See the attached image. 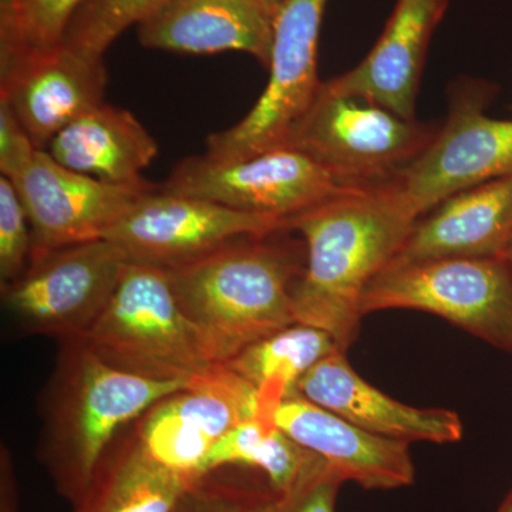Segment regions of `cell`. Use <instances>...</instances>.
Listing matches in <instances>:
<instances>
[{
  "instance_id": "obj_1",
  "label": "cell",
  "mask_w": 512,
  "mask_h": 512,
  "mask_svg": "<svg viewBox=\"0 0 512 512\" xmlns=\"http://www.w3.org/2000/svg\"><path fill=\"white\" fill-rule=\"evenodd\" d=\"M390 181L343 192L286 224L306 249L292 289L296 323L325 330L345 353L365 318L363 293L419 220Z\"/></svg>"
},
{
  "instance_id": "obj_2",
  "label": "cell",
  "mask_w": 512,
  "mask_h": 512,
  "mask_svg": "<svg viewBox=\"0 0 512 512\" xmlns=\"http://www.w3.org/2000/svg\"><path fill=\"white\" fill-rule=\"evenodd\" d=\"M289 232L239 238L200 261L167 271L212 362L227 363L295 325L292 289L305 266L306 249Z\"/></svg>"
},
{
  "instance_id": "obj_3",
  "label": "cell",
  "mask_w": 512,
  "mask_h": 512,
  "mask_svg": "<svg viewBox=\"0 0 512 512\" xmlns=\"http://www.w3.org/2000/svg\"><path fill=\"white\" fill-rule=\"evenodd\" d=\"M185 387L107 365L82 338L60 340L55 369L40 396L36 453L57 493L79 503L121 431Z\"/></svg>"
},
{
  "instance_id": "obj_4",
  "label": "cell",
  "mask_w": 512,
  "mask_h": 512,
  "mask_svg": "<svg viewBox=\"0 0 512 512\" xmlns=\"http://www.w3.org/2000/svg\"><path fill=\"white\" fill-rule=\"evenodd\" d=\"M77 338L107 365L158 382L188 387L218 365L181 308L168 272L157 266L127 262L106 308Z\"/></svg>"
},
{
  "instance_id": "obj_5",
  "label": "cell",
  "mask_w": 512,
  "mask_h": 512,
  "mask_svg": "<svg viewBox=\"0 0 512 512\" xmlns=\"http://www.w3.org/2000/svg\"><path fill=\"white\" fill-rule=\"evenodd\" d=\"M437 130L379 104L333 92L323 82L284 146L311 156L343 187L367 188L393 180L429 146Z\"/></svg>"
},
{
  "instance_id": "obj_6",
  "label": "cell",
  "mask_w": 512,
  "mask_h": 512,
  "mask_svg": "<svg viewBox=\"0 0 512 512\" xmlns=\"http://www.w3.org/2000/svg\"><path fill=\"white\" fill-rule=\"evenodd\" d=\"M389 309L440 316L494 348L512 353V262L451 258L387 266L363 293L362 313Z\"/></svg>"
},
{
  "instance_id": "obj_7",
  "label": "cell",
  "mask_w": 512,
  "mask_h": 512,
  "mask_svg": "<svg viewBox=\"0 0 512 512\" xmlns=\"http://www.w3.org/2000/svg\"><path fill=\"white\" fill-rule=\"evenodd\" d=\"M127 262L107 239L35 252L25 274L0 286L3 311L19 335L77 338L106 308Z\"/></svg>"
},
{
  "instance_id": "obj_8",
  "label": "cell",
  "mask_w": 512,
  "mask_h": 512,
  "mask_svg": "<svg viewBox=\"0 0 512 512\" xmlns=\"http://www.w3.org/2000/svg\"><path fill=\"white\" fill-rule=\"evenodd\" d=\"M161 190L215 202L248 214L288 224L343 192L335 175L311 156L289 146L239 160H215L207 154L175 165Z\"/></svg>"
},
{
  "instance_id": "obj_9",
  "label": "cell",
  "mask_w": 512,
  "mask_h": 512,
  "mask_svg": "<svg viewBox=\"0 0 512 512\" xmlns=\"http://www.w3.org/2000/svg\"><path fill=\"white\" fill-rule=\"evenodd\" d=\"M328 0H284L276 10L268 84L239 123L211 134L207 156L239 160L284 146L318 96L320 26Z\"/></svg>"
},
{
  "instance_id": "obj_10",
  "label": "cell",
  "mask_w": 512,
  "mask_h": 512,
  "mask_svg": "<svg viewBox=\"0 0 512 512\" xmlns=\"http://www.w3.org/2000/svg\"><path fill=\"white\" fill-rule=\"evenodd\" d=\"M488 94L485 86L454 94L444 126L390 181L417 218L457 192L512 174V120L484 113Z\"/></svg>"
},
{
  "instance_id": "obj_11",
  "label": "cell",
  "mask_w": 512,
  "mask_h": 512,
  "mask_svg": "<svg viewBox=\"0 0 512 512\" xmlns=\"http://www.w3.org/2000/svg\"><path fill=\"white\" fill-rule=\"evenodd\" d=\"M284 221L231 210L160 187L138 201L104 234L128 262L181 268L214 254L239 238L285 229Z\"/></svg>"
},
{
  "instance_id": "obj_12",
  "label": "cell",
  "mask_w": 512,
  "mask_h": 512,
  "mask_svg": "<svg viewBox=\"0 0 512 512\" xmlns=\"http://www.w3.org/2000/svg\"><path fill=\"white\" fill-rule=\"evenodd\" d=\"M256 419L258 392L218 363L190 386L154 404L131 426L154 460L195 481L212 446L238 424Z\"/></svg>"
},
{
  "instance_id": "obj_13",
  "label": "cell",
  "mask_w": 512,
  "mask_h": 512,
  "mask_svg": "<svg viewBox=\"0 0 512 512\" xmlns=\"http://www.w3.org/2000/svg\"><path fill=\"white\" fill-rule=\"evenodd\" d=\"M12 183L29 217L33 254L103 239L138 201L160 187L146 178L104 183L63 167L46 150H37Z\"/></svg>"
},
{
  "instance_id": "obj_14",
  "label": "cell",
  "mask_w": 512,
  "mask_h": 512,
  "mask_svg": "<svg viewBox=\"0 0 512 512\" xmlns=\"http://www.w3.org/2000/svg\"><path fill=\"white\" fill-rule=\"evenodd\" d=\"M109 73L103 56L60 43L0 59V100L8 104L37 150L103 103Z\"/></svg>"
},
{
  "instance_id": "obj_15",
  "label": "cell",
  "mask_w": 512,
  "mask_h": 512,
  "mask_svg": "<svg viewBox=\"0 0 512 512\" xmlns=\"http://www.w3.org/2000/svg\"><path fill=\"white\" fill-rule=\"evenodd\" d=\"M271 423L326 461L343 480L365 490H397L414 483L409 443L376 436L298 392L285 397Z\"/></svg>"
},
{
  "instance_id": "obj_16",
  "label": "cell",
  "mask_w": 512,
  "mask_h": 512,
  "mask_svg": "<svg viewBox=\"0 0 512 512\" xmlns=\"http://www.w3.org/2000/svg\"><path fill=\"white\" fill-rule=\"evenodd\" d=\"M450 0H397L376 45L352 70L326 82L333 92L414 120L421 73Z\"/></svg>"
},
{
  "instance_id": "obj_17",
  "label": "cell",
  "mask_w": 512,
  "mask_h": 512,
  "mask_svg": "<svg viewBox=\"0 0 512 512\" xmlns=\"http://www.w3.org/2000/svg\"><path fill=\"white\" fill-rule=\"evenodd\" d=\"M511 242L512 174L441 201L416 221L387 266L451 258H505Z\"/></svg>"
},
{
  "instance_id": "obj_18",
  "label": "cell",
  "mask_w": 512,
  "mask_h": 512,
  "mask_svg": "<svg viewBox=\"0 0 512 512\" xmlns=\"http://www.w3.org/2000/svg\"><path fill=\"white\" fill-rule=\"evenodd\" d=\"M298 393L360 429L386 439L409 444H448L463 439L464 427L457 413L397 402L357 375L346 353L340 350L320 360L303 376Z\"/></svg>"
},
{
  "instance_id": "obj_19",
  "label": "cell",
  "mask_w": 512,
  "mask_h": 512,
  "mask_svg": "<svg viewBox=\"0 0 512 512\" xmlns=\"http://www.w3.org/2000/svg\"><path fill=\"white\" fill-rule=\"evenodd\" d=\"M275 15L266 0H170L137 25L138 42L185 55L248 53L268 67Z\"/></svg>"
},
{
  "instance_id": "obj_20",
  "label": "cell",
  "mask_w": 512,
  "mask_h": 512,
  "mask_svg": "<svg viewBox=\"0 0 512 512\" xmlns=\"http://www.w3.org/2000/svg\"><path fill=\"white\" fill-rule=\"evenodd\" d=\"M50 157L74 173L110 184L141 180L156 160V138L131 111L100 103L77 117L50 141Z\"/></svg>"
},
{
  "instance_id": "obj_21",
  "label": "cell",
  "mask_w": 512,
  "mask_h": 512,
  "mask_svg": "<svg viewBox=\"0 0 512 512\" xmlns=\"http://www.w3.org/2000/svg\"><path fill=\"white\" fill-rule=\"evenodd\" d=\"M192 483L154 460L130 424L104 453L73 512H173Z\"/></svg>"
},
{
  "instance_id": "obj_22",
  "label": "cell",
  "mask_w": 512,
  "mask_h": 512,
  "mask_svg": "<svg viewBox=\"0 0 512 512\" xmlns=\"http://www.w3.org/2000/svg\"><path fill=\"white\" fill-rule=\"evenodd\" d=\"M336 350L340 349L335 339L325 330L295 323L248 346L221 365L254 387L258 392L256 420L272 424L276 406L298 392L303 376Z\"/></svg>"
},
{
  "instance_id": "obj_23",
  "label": "cell",
  "mask_w": 512,
  "mask_h": 512,
  "mask_svg": "<svg viewBox=\"0 0 512 512\" xmlns=\"http://www.w3.org/2000/svg\"><path fill=\"white\" fill-rule=\"evenodd\" d=\"M325 464L278 427L248 420L212 446L198 468L197 480L225 467L249 468L265 478L271 493L279 495L291 493Z\"/></svg>"
},
{
  "instance_id": "obj_24",
  "label": "cell",
  "mask_w": 512,
  "mask_h": 512,
  "mask_svg": "<svg viewBox=\"0 0 512 512\" xmlns=\"http://www.w3.org/2000/svg\"><path fill=\"white\" fill-rule=\"evenodd\" d=\"M84 0H19L0 9V59L55 47L63 42Z\"/></svg>"
},
{
  "instance_id": "obj_25",
  "label": "cell",
  "mask_w": 512,
  "mask_h": 512,
  "mask_svg": "<svg viewBox=\"0 0 512 512\" xmlns=\"http://www.w3.org/2000/svg\"><path fill=\"white\" fill-rule=\"evenodd\" d=\"M170 0H84L74 13L63 42L104 56L130 26L140 25Z\"/></svg>"
},
{
  "instance_id": "obj_26",
  "label": "cell",
  "mask_w": 512,
  "mask_h": 512,
  "mask_svg": "<svg viewBox=\"0 0 512 512\" xmlns=\"http://www.w3.org/2000/svg\"><path fill=\"white\" fill-rule=\"evenodd\" d=\"M33 235L28 214L12 181L0 177V284L16 281L30 264Z\"/></svg>"
},
{
  "instance_id": "obj_27",
  "label": "cell",
  "mask_w": 512,
  "mask_h": 512,
  "mask_svg": "<svg viewBox=\"0 0 512 512\" xmlns=\"http://www.w3.org/2000/svg\"><path fill=\"white\" fill-rule=\"evenodd\" d=\"M343 483L338 471L326 463L291 493L278 495L261 488L256 493L255 512H335Z\"/></svg>"
},
{
  "instance_id": "obj_28",
  "label": "cell",
  "mask_w": 512,
  "mask_h": 512,
  "mask_svg": "<svg viewBox=\"0 0 512 512\" xmlns=\"http://www.w3.org/2000/svg\"><path fill=\"white\" fill-rule=\"evenodd\" d=\"M261 488L265 487L222 481L208 474L184 491L173 512H255V497Z\"/></svg>"
},
{
  "instance_id": "obj_29",
  "label": "cell",
  "mask_w": 512,
  "mask_h": 512,
  "mask_svg": "<svg viewBox=\"0 0 512 512\" xmlns=\"http://www.w3.org/2000/svg\"><path fill=\"white\" fill-rule=\"evenodd\" d=\"M37 148L5 101L0 100V173L16 180L32 163Z\"/></svg>"
},
{
  "instance_id": "obj_30",
  "label": "cell",
  "mask_w": 512,
  "mask_h": 512,
  "mask_svg": "<svg viewBox=\"0 0 512 512\" xmlns=\"http://www.w3.org/2000/svg\"><path fill=\"white\" fill-rule=\"evenodd\" d=\"M0 512H19V488L8 448L0 450Z\"/></svg>"
},
{
  "instance_id": "obj_31",
  "label": "cell",
  "mask_w": 512,
  "mask_h": 512,
  "mask_svg": "<svg viewBox=\"0 0 512 512\" xmlns=\"http://www.w3.org/2000/svg\"><path fill=\"white\" fill-rule=\"evenodd\" d=\"M497 512H512V490L508 493L507 497H505L503 504L500 505Z\"/></svg>"
},
{
  "instance_id": "obj_32",
  "label": "cell",
  "mask_w": 512,
  "mask_h": 512,
  "mask_svg": "<svg viewBox=\"0 0 512 512\" xmlns=\"http://www.w3.org/2000/svg\"><path fill=\"white\" fill-rule=\"evenodd\" d=\"M19 0H0V9L2 8H12L18 3Z\"/></svg>"
},
{
  "instance_id": "obj_33",
  "label": "cell",
  "mask_w": 512,
  "mask_h": 512,
  "mask_svg": "<svg viewBox=\"0 0 512 512\" xmlns=\"http://www.w3.org/2000/svg\"><path fill=\"white\" fill-rule=\"evenodd\" d=\"M266 2L269 3V5H271V8L275 10H278L279 6L282 5V2H284V0H266Z\"/></svg>"
},
{
  "instance_id": "obj_34",
  "label": "cell",
  "mask_w": 512,
  "mask_h": 512,
  "mask_svg": "<svg viewBox=\"0 0 512 512\" xmlns=\"http://www.w3.org/2000/svg\"><path fill=\"white\" fill-rule=\"evenodd\" d=\"M505 259H510V261L512 262V242L510 245V249H508L507 255H505Z\"/></svg>"
}]
</instances>
